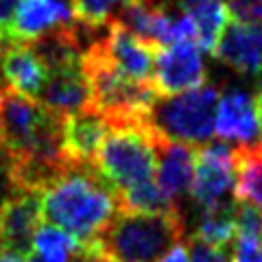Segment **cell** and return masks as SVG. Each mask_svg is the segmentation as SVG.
<instances>
[{
	"label": "cell",
	"mask_w": 262,
	"mask_h": 262,
	"mask_svg": "<svg viewBox=\"0 0 262 262\" xmlns=\"http://www.w3.org/2000/svg\"><path fill=\"white\" fill-rule=\"evenodd\" d=\"M186 221L179 212L144 214L118 210L105 232L77 260L107 258L114 262H158L182 243Z\"/></svg>",
	"instance_id": "2"
},
{
	"label": "cell",
	"mask_w": 262,
	"mask_h": 262,
	"mask_svg": "<svg viewBox=\"0 0 262 262\" xmlns=\"http://www.w3.org/2000/svg\"><path fill=\"white\" fill-rule=\"evenodd\" d=\"M0 88H3V85H0Z\"/></svg>",
	"instance_id": "32"
},
{
	"label": "cell",
	"mask_w": 262,
	"mask_h": 262,
	"mask_svg": "<svg viewBox=\"0 0 262 262\" xmlns=\"http://www.w3.org/2000/svg\"><path fill=\"white\" fill-rule=\"evenodd\" d=\"M229 20L236 24H262V0H225Z\"/></svg>",
	"instance_id": "21"
},
{
	"label": "cell",
	"mask_w": 262,
	"mask_h": 262,
	"mask_svg": "<svg viewBox=\"0 0 262 262\" xmlns=\"http://www.w3.org/2000/svg\"><path fill=\"white\" fill-rule=\"evenodd\" d=\"M155 155H158V166H155V182L160 190L173 206V210L184 212V199L190 194L196 151L192 146L173 142L168 138L158 134L155 138Z\"/></svg>",
	"instance_id": "9"
},
{
	"label": "cell",
	"mask_w": 262,
	"mask_h": 262,
	"mask_svg": "<svg viewBox=\"0 0 262 262\" xmlns=\"http://www.w3.org/2000/svg\"><path fill=\"white\" fill-rule=\"evenodd\" d=\"M219 90L201 85L177 96H158L146 116V125L160 136L188 146H203L214 134Z\"/></svg>",
	"instance_id": "4"
},
{
	"label": "cell",
	"mask_w": 262,
	"mask_h": 262,
	"mask_svg": "<svg viewBox=\"0 0 262 262\" xmlns=\"http://www.w3.org/2000/svg\"><path fill=\"white\" fill-rule=\"evenodd\" d=\"M258 114L256 103L247 92L232 90L219 98L214 134L223 142H238L241 146L256 144L258 138Z\"/></svg>",
	"instance_id": "14"
},
{
	"label": "cell",
	"mask_w": 262,
	"mask_h": 262,
	"mask_svg": "<svg viewBox=\"0 0 262 262\" xmlns=\"http://www.w3.org/2000/svg\"><path fill=\"white\" fill-rule=\"evenodd\" d=\"M253 103H256V114H258V127L262 131V90L258 92V96L253 98Z\"/></svg>",
	"instance_id": "29"
},
{
	"label": "cell",
	"mask_w": 262,
	"mask_h": 262,
	"mask_svg": "<svg viewBox=\"0 0 262 262\" xmlns=\"http://www.w3.org/2000/svg\"><path fill=\"white\" fill-rule=\"evenodd\" d=\"M15 192H20V188L13 175V162L9 155L0 149V210Z\"/></svg>",
	"instance_id": "22"
},
{
	"label": "cell",
	"mask_w": 262,
	"mask_h": 262,
	"mask_svg": "<svg viewBox=\"0 0 262 262\" xmlns=\"http://www.w3.org/2000/svg\"><path fill=\"white\" fill-rule=\"evenodd\" d=\"M214 57L241 75H262V24H227Z\"/></svg>",
	"instance_id": "15"
},
{
	"label": "cell",
	"mask_w": 262,
	"mask_h": 262,
	"mask_svg": "<svg viewBox=\"0 0 262 262\" xmlns=\"http://www.w3.org/2000/svg\"><path fill=\"white\" fill-rule=\"evenodd\" d=\"M57 114L48 112L37 101L27 98L11 88H0V149L11 162L27 155L39 134Z\"/></svg>",
	"instance_id": "5"
},
{
	"label": "cell",
	"mask_w": 262,
	"mask_h": 262,
	"mask_svg": "<svg viewBox=\"0 0 262 262\" xmlns=\"http://www.w3.org/2000/svg\"><path fill=\"white\" fill-rule=\"evenodd\" d=\"M118 212L116 190L94 166H68L42 190V219L75 238L79 256Z\"/></svg>",
	"instance_id": "1"
},
{
	"label": "cell",
	"mask_w": 262,
	"mask_h": 262,
	"mask_svg": "<svg viewBox=\"0 0 262 262\" xmlns=\"http://www.w3.org/2000/svg\"><path fill=\"white\" fill-rule=\"evenodd\" d=\"M236 146L229 142H208L196 149L194 177L190 186L192 201L201 210L227 206L236 184Z\"/></svg>",
	"instance_id": "6"
},
{
	"label": "cell",
	"mask_w": 262,
	"mask_h": 262,
	"mask_svg": "<svg viewBox=\"0 0 262 262\" xmlns=\"http://www.w3.org/2000/svg\"><path fill=\"white\" fill-rule=\"evenodd\" d=\"M206 85V66L196 44L182 42L155 55L153 88L158 96H177Z\"/></svg>",
	"instance_id": "8"
},
{
	"label": "cell",
	"mask_w": 262,
	"mask_h": 262,
	"mask_svg": "<svg viewBox=\"0 0 262 262\" xmlns=\"http://www.w3.org/2000/svg\"><path fill=\"white\" fill-rule=\"evenodd\" d=\"M0 72L7 88L33 101L39 98L48 79V70L31 51V46L15 39L0 48Z\"/></svg>",
	"instance_id": "13"
},
{
	"label": "cell",
	"mask_w": 262,
	"mask_h": 262,
	"mask_svg": "<svg viewBox=\"0 0 262 262\" xmlns=\"http://www.w3.org/2000/svg\"><path fill=\"white\" fill-rule=\"evenodd\" d=\"M158 262H192V260H190V253H188V247L179 243L164 258H160Z\"/></svg>",
	"instance_id": "25"
},
{
	"label": "cell",
	"mask_w": 262,
	"mask_h": 262,
	"mask_svg": "<svg viewBox=\"0 0 262 262\" xmlns=\"http://www.w3.org/2000/svg\"><path fill=\"white\" fill-rule=\"evenodd\" d=\"M234 208H236V201L221 208L203 210L199 221H196V232L192 238L212 245V247L227 249L236 238V234H238L236 232V221H234Z\"/></svg>",
	"instance_id": "18"
},
{
	"label": "cell",
	"mask_w": 262,
	"mask_h": 262,
	"mask_svg": "<svg viewBox=\"0 0 262 262\" xmlns=\"http://www.w3.org/2000/svg\"><path fill=\"white\" fill-rule=\"evenodd\" d=\"M90 46L107 61L120 77L134 83H153V66L158 51L138 39L120 22H112Z\"/></svg>",
	"instance_id": "7"
},
{
	"label": "cell",
	"mask_w": 262,
	"mask_h": 262,
	"mask_svg": "<svg viewBox=\"0 0 262 262\" xmlns=\"http://www.w3.org/2000/svg\"><path fill=\"white\" fill-rule=\"evenodd\" d=\"M5 253V243H3V234H0V256Z\"/></svg>",
	"instance_id": "31"
},
{
	"label": "cell",
	"mask_w": 262,
	"mask_h": 262,
	"mask_svg": "<svg viewBox=\"0 0 262 262\" xmlns=\"http://www.w3.org/2000/svg\"><path fill=\"white\" fill-rule=\"evenodd\" d=\"M53 3L59 7V11H61L70 22H75V15H72V0H53Z\"/></svg>",
	"instance_id": "27"
},
{
	"label": "cell",
	"mask_w": 262,
	"mask_h": 262,
	"mask_svg": "<svg viewBox=\"0 0 262 262\" xmlns=\"http://www.w3.org/2000/svg\"><path fill=\"white\" fill-rule=\"evenodd\" d=\"M39 225H42V192H15L0 210V234L5 249L29 256L33 236Z\"/></svg>",
	"instance_id": "11"
},
{
	"label": "cell",
	"mask_w": 262,
	"mask_h": 262,
	"mask_svg": "<svg viewBox=\"0 0 262 262\" xmlns=\"http://www.w3.org/2000/svg\"><path fill=\"white\" fill-rule=\"evenodd\" d=\"M236 201L247 203L262 214V142L251 146H236Z\"/></svg>",
	"instance_id": "17"
},
{
	"label": "cell",
	"mask_w": 262,
	"mask_h": 262,
	"mask_svg": "<svg viewBox=\"0 0 262 262\" xmlns=\"http://www.w3.org/2000/svg\"><path fill=\"white\" fill-rule=\"evenodd\" d=\"M212 3H219V0H177V7L182 11H192V9H199V7H206Z\"/></svg>",
	"instance_id": "26"
},
{
	"label": "cell",
	"mask_w": 262,
	"mask_h": 262,
	"mask_svg": "<svg viewBox=\"0 0 262 262\" xmlns=\"http://www.w3.org/2000/svg\"><path fill=\"white\" fill-rule=\"evenodd\" d=\"M61 24H72L53 0H22L15 13L13 39L31 44Z\"/></svg>",
	"instance_id": "16"
},
{
	"label": "cell",
	"mask_w": 262,
	"mask_h": 262,
	"mask_svg": "<svg viewBox=\"0 0 262 262\" xmlns=\"http://www.w3.org/2000/svg\"><path fill=\"white\" fill-rule=\"evenodd\" d=\"M188 13H190V18L194 20V27H196V46H199V51L214 55L221 37H223V33L229 24L225 5L219 0V3L199 7V9H192Z\"/></svg>",
	"instance_id": "19"
},
{
	"label": "cell",
	"mask_w": 262,
	"mask_h": 262,
	"mask_svg": "<svg viewBox=\"0 0 262 262\" xmlns=\"http://www.w3.org/2000/svg\"><path fill=\"white\" fill-rule=\"evenodd\" d=\"M37 103L61 118L92 110V90H90L83 59L48 72Z\"/></svg>",
	"instance_id": "10"
},
{
	"label": "cell",
	"mask_w": 262,
	"mask_h": 262,
	"mask_svg": "<svg viewBox=\"0 0 262 262\" xmlns=\"http://www.w3.org/2000/svg\"><path fill=\"white\" fill-rule=\"evenodd\" d=\"M0 262H27V256L15 253V251H5L3 256H0Z\"/></svg>",
	"instance_id": "28"
},
{
	"label": "cell",
	"mask_w": 262,
	"mask_h": 262,
	"mask_svg": "<svg viewBox=\"0 0 262 262\" xmlns=\"http://www.w3.org/2000/svg\"><path fill=\"white\" fill-rule=\"evenodd\" d=\"M188 253H190L192 262H232V258L227 256V249L212 247V245H206V243H201L196 238L190 241Z\"/></svg>",
	"instance_id": "24"
},
{
	"label": "cell",
	"mask_w": 262,
	"mask_h": 262,
	"mask_svg": "<svg viewBox=\"0 0 262 262\" xmlns=\"http://www.w3.org/2000/svg\"><path fill=\"white\" fill-rule=\"evenodd\" d=\"M22 0H0V48L13 42V24Z\"/></svg>",
	"instance_id": "23"
},
{
	"label": "cell",
	"mask_w": 262,
	"mask_h": 262,
	"mask_svg": "<svg viewBox=\"0 0 262 262\" xmlns=\"http://www.w3.org/2000/svg\"><path fill=\"white\" fill-rule=\"evenodd\" d=\"M138 0H72V15L88 29H105Z\"/></svg>",
	"instance_id": "20"
},
{
	"label": "cell",
	"mask_w": 262,
	"mask_h": 262,
	"mask_svg": "<svg viewBox=\"0 0 262 262\" xmlns=\"http://www.w3.org/2000/svg\"><path fill=\"white\" fill-rule=\"evenodd\" d=\"M79 262H114V260H107V258H90V260H79Z\"/></svg>",
	"instance_id": "30"
},
{
	"label": "cell",
	"mask_w": 262,
	"mask_h": 262,
	"mask_svg": "<svg viewBox=\"0 0 262 262\" xmlns=\"http://www.w3.org/2000/svg\"><path fill=\"white\" fill-rule=\"evenodd\" d=\"M110 122L94 110H85L63 118L61 144L72 166H94L96 153L110 134Z\"/></svg>",
	"instance_id": "12"
},
{
	"label": "cell",
	"mask_w": 262,
	"mask_h": 262,
	"mask_svg": "<svg viewBox=\"0 0 262 262\" xmlns=\"http://www.w3.org/2000/svg\"><path fill=\"white\" fill-rule=\"evenodd\" d=\"M155 138L158 131L146 125V120L110 129L96 153L94 168L116 190V194L155 182Z\"/></svg>",
	"instance_id": "3"
}]
</instances>
